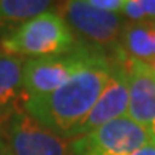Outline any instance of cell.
<instances>
[{
    "instance_id": "obj_1",
    "label": "cell",
    "mask_w": 155,
    "mask_h": 155,
    "mask_svg": "<svg viewBox=\"0 0 155 155\" xmlns=\"http://www.w3.org/2000/svg\"><path fill=\"white\" fill-rule=\"evenodd\" d=\"M112 67L114 63H111L108 55L100 52L54 92L37 98H22L21 108L43 127L68 139L97 103Z\"/></svg>"
},
{
    "instance_id": "obj_2",
    "label": "cell",
    "mask_w": 155,
    "mask_h": 155,
    "mask_svg": "<svg viewBox=\"0 0 155 155\" xmlns=\"http://www.w3.org/2000/svg\"><path fill=\"white\" fill-rule=\"evenodd\" d=\"M78 45L74 32L54 10L35 16L0 38V51L25 60L63 54Z\"/></svg>"
},
{
    "instance_id": "obj_3",
    "label": "cell",
    "mask_w": 155,
    "mask_h": 155,
    "mask_svg": "<svg viewBox=\"0 0 155 155\" xmlns=\"http://www.w3.org/2000/svg\"><path fill=\"white\" fill-rule=\"evenodd\" d=\"M103 51L78 45L74 49L57 55L27 59L22 71V98H37L54 92L68 79L89 65Z\"/></svg>"
},
{
    "instance_id": "obj_4",
    "label": "cell",
    "mask_w": 155,
    "mask_h": 155,
    "mask_svg": "<svg viewBox=\"0 0 155 155\" xmlns=\"http://www.w3.org/2000/svg\"><path fill=\"white\" fill-rule=\"evenodd\" d=\"M59 15L67 21L74 35L86 38L92 48L119 49L125 27V18L117 13H106L87 5L86 0H70L59 6Z\"/></svg>"
},
{
    "instance_id": "obj_5",
    "label": "cell",
    "mask_w": 155,
    "mask_h": 155,
    "mask_svg": "<svg viewBox=\"0 0 155 155\" xmlns=\"http://www.w3.org/2000/svg\"><path fill=\"white\" fill-rule=\"evenodd\" d=\"M149 143L143 127L125 116L71 139V155H131Z\"/></svg>"
},
{
    "instance_id": "obj_6",
    "label": "cell",
    "mask_w": 155,
    "mask_h": 155,
    "mask_svg": "<svg viewBox=\"0 0 155 155\" xmlns=\"http://www.w3.org/2000/svg\"><path fill=\"white\" fill-rule=\"evenodd\" d=\"M11 155H71V141L51 131L19 108L5 124Z\"/></svg>"
},
{
    "instance_id": "obj_7",
    "label": "cell",
    "mask_w": 155,
    "mask_h": 155,
    "mask_svg": "<svg viewBox=\"0 0 155 155\" xmlns=\"http://www.w3.org/2000/svg\"><path fill=\"white\" fill-rule=\"evenodd\" d=\"M117 62L128 79V116L149 135L155 144V76L141 60L127 57L117 51Z\"/></svg>"
},
{
    "instance_id": "obj_8",
    "label": "cell",
    "mask_w": 155,
    "mask_h": 155,
    "mask_svg": "<svg viewBox=\"0 0 155 155\" xmlns=\"http://www.w3.org/2000/svg\"><path fill=\"white\" fill-rule=\"evenodd\" d=\"M128 98L130 94H128L127 73L120 63L117 62L112 67V73L103 89V92L98 97L97 103L94 104V108L90 109L86 119L71 131L68 139L71 141L79 136H84L104 124L125 117L127 112H128Z\"/></svg>"
},
{
    "instance_id": "obj_9",
    "label": "cell",
    "mask_w": 155,
    "mask_h": 155,
    "mask_svg": "<svg viewBox=\"0 0 155 155\" xmlns=\"http://www.w3.org/2000/svg\"><path fill=\"white\" fill-rule=\"evenodd\" d=\"M24 63L25 59L0 51V124L8 122L22 103Z\"/></svg>"
},
{
    "instance_id": "obj_10",
    "label": "cell",
    "mask_w": 155,
    "mask_h": 155,
    "mask_svg": "<svg viewBox=\"0 0 155 155\" xmlns=\"http://www.w3.org/2000/svg\"><path fill=\"white\" fill-rule=\"evenodd\" d=\"M127 57L147 62L155 57V22H127L117 49ZM116 51V52H117Z\"/></svg>"
},
{
    "instance_id": "obj_11",
    "label": "cell",
    "mask_w": 155,
    "mask_h": 155,
    "mask_svg": "<svg viewBox=\"0 0 155 155\" xmlns=\"http://www.w3.org/2000/svg\"><path fill=\"white\" fill-rule=\"evenodd\" d=\"M46 0H0V27H15L51 10ZM10 29V30H11Z\"/></svg>"
},
{
    "instance_id": "obj_12",
    "label": "cell",
    "mask_w": 155,
    "mask_h": 155,
    "mask_svg": "<svg viewBox=\"0 0 155 155\" xmlns=\"http://www.w3.org/2000/svg\"><path fill=\"white\" fill-rule=\"evenodd\" d=\"M122 16L125 19H128L130 22H135V24L149 22L147 18H146L143 0H125V5H124V10H122Z\"/></svg>"
},
{
    "instance_id": "obj_13",
    "label": "cell",
    "mask_w": 155,
    "mask_h": 155,
    "mask_svg": "<svg viewBox=\"0 0 155 155\" xmlns=\"http://www.w3.org/2000/svg\"><path fill=\"white\" fill-rule=\"evenodd\" d=\"M87 5L94 6L97 10L106 11V13H117V15H122L125 0H86Z\"/></svg>"
},
{
    "instance_id": "obj_14",
    "label": "cell",
    "mask_w": 155,
    "mask_h": 155,
    "mask_svg": "<svg viewBox=\"0 0 155 155\" xmlns=\"http://www.w3.org/2000/svg\"><path fill=\"white\" fill-rule=\"evenodd\" d=\"M146 18L149 22H155V0H143Z\"/></svg>"
},
{
    "instance_id": "obj_15",
    "label": "cell",
    "mask_w": 155,
    "mask_h": 155,
    "mask_svg": "<svg viewBox=\"0 0 155 155\" xmlns=\"http://www.w3.org/2000/svg\"><path fill=\"white\" fill-rule=\"evenodd\" d=\"M131 155H155V144L153 143L146 144L144 147H141L136 152H133Z\"/></svg>"
},
{
    "instance_id": "obj_16",
    "label": "cell",
    "mask_w": 155,
    "mask_h": 155,
    "mask_svg": "<svg viewBox=\"0 0 155 155\" xmlns=\"http://www.w3.org/2000/svg\"><path fill=\"white\" fill-rule=\"evenodd\" d=\"M0 155H11V150H10L8 144L5 143L3 136H0Z\"/></svg>"
},
{
    "instance_id": "obj_17",
    "label": "cell",
    "mask_w": 155,
    "mask_h": 155,
    "mask_svg": "<svg viewBox=\"0 0 155 155\" xmlns=\"http://www.w3.org/2000/svg\"><path fill=\"white\" fill-rule=\"evenodd\" d=\"M146 65H147V68L150 70V73L155 76V57L153 59H150V60H147V62H144Z\"/></svg>"
}]
</instances>
